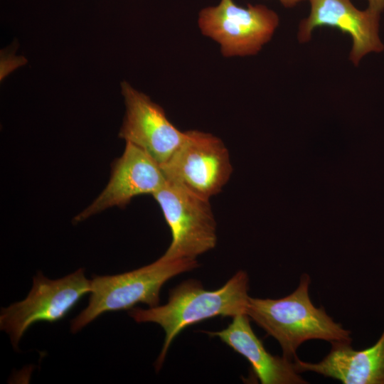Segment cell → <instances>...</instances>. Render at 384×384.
<instances>
[{
  "instance_id": "1",
  "label": "cell",
  "mask_w": 384,
  "mask_h": 384,
  "mask_svg": "<svg viewBox=\"0 0 384 384\" xmlns=\"http://www.w3.org/2000/svg\"><path fill=\"white\" fill-rule=\"evenodd\" d=\"M248 289V274L240 270L218 289L207 290L199 281L188 279L170 291L166 304L146 309H131L129 315L135 321L157 324L165 332L156 370L161 368L171 343L185 328L215 316L246 314Z\"/></svg>"
},
{
  "instance_id": "2",
  "label": "cell",
  "mask_w": 384,
  "mask_h": 384,
  "mask_svg": "<svg viewBox=\"0 0 384 384\" xmlns=\"http://www.w3.org/2000/svg\"><path fill=\"white\" fill-rule=\"evenodd\" d=\"M309 276L304 273L297 288L290 294L277 299L249 298L246 314L267 335L279 343L283 356L297 357V350L304 342L319 339L334 343H351V332L336 323L324 308L311 302Z\"/></svg>"
},
{
  "instance_id": "3",
  "label": "cell",
  "mask_w": 384,
  "mask_h": 384,
  "mask_svg": "<svg viewBox=\"0 0 384 384\" xmlns=\"http://www.w3.org/2000/svg\"><path fill=\"white\" fill-rule=\"evenodd\" d=\"M198 265L197 260L169 259L162 255L154 262L131 272L95 275L90 280L88 304L71 321V331H79L105 312L131 309L139 303L149 307L158 306L163 285Z\"/></svg>"
},
{
  "instance_id": "4",
  "label": "cell",
  "mask_w": 384,
  "mask_h": 384,
  "mask_svg": "<svg viewBox=\"0 0 384 384\" xmlns=\"http://www.w3.org/2000/svg\"><path fill=\"white\" fill-rule=\"evenodd\" d=\"M152 196L172 236L164 257L196 260L215 247L216 223L209 200L168 180Z\"/></svg>"
},
{
  "instance_id": "5",
  "label": "cell",
  "mask_w": 384,
  "mask_h": 384,
  "mask_svg": "<svg viewBox=\"0 0 384 384\" xmlns=\"http://www.w3.org/2000/svg\"><path fill=\"white\" fill-rule=\"evenodd\" d=\"M277 14L264 5H237L220 0L203 9L198 23L202 33L216 41L225 57L257 53L272 37L279 25Z\"/></svg>"
},
{
  "instance_id": "6",
  "label": "cell",
  "mask_w": 384,
  "mask_h": 384,
  "mask_svg": "<svg viewBox=\"0 0 384 384\" xmlns=\"http://www.w3.org/2000/svg\"><path fill=\"white\" fill-rule=\"evenodd\" d=\"M161 167L166 180L208 200L221 191L233 171L222 140L198 130L186 131L182 144Z\"/></svg>"
},
{
  "instance_id": "7",
  "label": "cell",
  "mask_w": 384,
  "mask_h": 384,
  "mask_svg": "<svg viewBox=\"0 0 384 384\" xmlns=\"http://www.w3.org/2000/svg\"><path fill=\"white\" fill-rule=\"evenodd\" d=\"M90 292V280L85 277L82 268L58 279H48L38 272L27 297L1 309V329L9 335L16 348L29 326L38 321L53 323L62 319Z\"/></svg>"
},
{
  "instance_id": "8",
  "label": "cell",
  "mask_w": 384,
  "mask_h": 384,
  "mask_svg": "<svg viewBox=\"0 0 384 384\" xmlns=\"http://www.w3.org/2000/svg\"><path fill=\"white\" fill-rule=\"evenodd\" d=\"M126 113L119 137L141 148L160 165L165 163L184 140L181 132L167 118L164 110L129 83L121 84Z\"/></svg>"
},
{
  "instance_id": "9",
  "label": "cell",
  "mask_w": 384,
  "mask_h": 384,
  "mask_svg": "<svg viewBox=\"0 0 384 384\" xmlns=\"http://www.w3.org/2000/svg\"><path fill=\"white\" fill-rule=\"evenodd\" d=\"M166 181L161 165L155 159L137 146L126 142L123 154L112 164L108 183L73 221L80 223L114 206L123 208L139 195H153Z\"/></svg>"
},
{
  "instance_id": "10",
  "label": "cell",
  "mask_w": 384,
  "mask_h": 384,
  "mask_svg": "<svg viewBox=\"0 0 384 384\" xmlns=\"http://www.w3.org/2000/svg\"><path fill=\"white\" fill-rule=\"evenodd\" d=\"M309 1L310 13L299 26L300 42H307L316 28L327 26L350 35V60L354 65H358L368 53L383 50L384 45L379 36L380 13L369 8L359 10L351 0Z\"/></svg>"
},
{
  "instance_id": "11",
  "label": "cell",
  "mask_w": 384,
  "mask_h": 384,
  "mask_svg": "<svg viewBox=\"0 0 384 384\" xmlns=\"http://www.w3.org/2000/svg\"><path fill=\"white\" fill-rule=\"evenodd\" d=\"M331 346L330 352L318 363L296 357V370L314 372L343 384H384V331L373 346L364 350L356 351L351 343Z\"/></svg>"
},
{
  "instance_id": "12",
  "label": "cell",
  "mask_w": 384,
  "mask_h": 384,
  "mask_svg": "<svg viewBox=\"0 0 384 384\" xmlns=\"http://www.w3.org/2000/svg\"><path fill=\"white\" fill-rule=\"evenodd\" d=\"M246 314L233 317L231 323L218 331H205L218 337L250 363L255 375L262 384H306L291 361L282 356H273L254 333Z\"/></svg>"
},
{
  "instance_id": "13",
  "label": "cell",
  "mask_w": 384,
  "mask_h": 384,
  "mask_svg": "<svg viewBox=\"0 0 384 384\" xmlns=\"http://www.w3.org/2000/svg\"><path fill=\"white\" fill-rule=\"evenodd\" d=\"M370 9L381 13L384 10V0H367Z\"/></svg>"
},
{
  "instance_id": "14",
  "label": "cell",
  "mask_w": 384,
  "mask_h": 384,
  "mask_svg": "<svg viewBox=\"0 0 384 384\" xmlns=\"http://www.w3.org/2000/svg\"><path fill=\"white\" fill-rule=\"evenodd\" d=\"M280 3L285 7H292L299 2L304 0H279Z\"/></svg>"
}]
</instances>
